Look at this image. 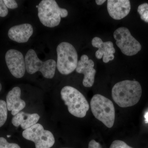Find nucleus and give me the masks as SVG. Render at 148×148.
Returning <instances> with one entry per match:
<instances>
[{
	"mask_svg": "<svg viewBox=\"0 0 148 148\" xmlns=\"http://www.w3.org/2000/svg\"><path fill=\"white\" fill-rule=\"evenodd\" d=\"M142 94V88L137 81L126 80L117 83L112 90L113 100L121 108L135 106L139 102Z\"/></svg>",
	"mask_w": 148,
	"mask_h": 148,
	"instance_id": "f257e3e1",
	"label": "nucleus"
},
{
	"mask_svg": "<svg viewBox=\"0 0 148 148\" xmlns=\"http://www.w3.org/2000/svg\"><path fill=\"white\" fill-rule=\"evenodd\" d=\"M61 95L70 114L80 118L86 116L89 109V104L79 90L72 86H67L61 89Z\"/></svg>",
	"mask_w": 148,
	"mask_h": 148,
	"instance_id": "f03ea898",
	"label": "nucleus"
},
{
	"mask_svg": "<svg viewBox=\"0 0 148 148\" xmlns=\"http://www.w3.org/2000/svg\"><path fill=\"white\" fill-rule=\"evenodd\" d=\"M90 106L95 118L102 122L106 127H113L115 119V110L110 100L101 94H95L91 98Z\"/></svg>",
	"mask_w": 148,
	"mask_h": 148,
	"instance_id": "7ed1b4c3",
	"label": "nucleus"
},
{
	"mask_svg": "<svg viewBox=\"0 0 148 148\" xmlns=\"http://www.w3.org/2000/svg\"><path fill=\"white\" fill-rule=\"evenodd\" d=\"M38 9L40 21L49 28L58 26L61 17L65 18L68 15L67 10L60 8L54 0H42L39 4Z\"/></svg>",
	"mask_w": 148,
	"mask_h": 148,
	"instance_id": "20e7f679",
	"label": "nucleus"
},
{
	"mask_svg": "<svg viewBox=\"0 0 148 148\" xmlns=\"http://www.w3.org/2000/svg\"><path fill=\"white\" fill-rule=\"evenodd\" d=\"M56 67L62 75H68L76 70L78 63V54L73 46L70 43L62 42L56 48Z\"/></svg>",
	"mask_w": 148,
	"mask_h": 148,
	"instance_id": "39448f33",
	"label": "nucleus"
},
{
	"mask_svg": "<svg viewBox=\"0 0 148 148\" xmlns=\"http://www.w3.org/2000/svg\"><path fill=\"white\" fill-rule=\"evenodd\" d=\"M24 59L26 71L29 74H34L39 71L45 78L51 79L54 77L56 67V63L54 60L41 61L32 49L27 51Z\"/></svg>",
	"mask_w": 148,
	"mask_h": 148,
	"instance_id": "423d86ee",
	"label": "nucleus"
},
{
	"mask_svg": "<svg viewBox=\"0 0 148 148\" xmlns=\"http://www.w3.org/2000/svg\"><path fill=\"white\" fill-rule=\"evenodd\" d=\"M24 139L34 143L36 148H50L55 143L53 133L37 123L22 132Z\"/></svg>",
	"mask_w": 148,
	"mask_h": 148,
	"instance_id": "0eeeda50",
	"label": "nucleus"
},
{
	"mask_svg": "<svg viewBox=\"0 0 148 148\" xmlns=\"http://www.w3.org/2000/svg\"><path fill=\"white\" fill-rule=\"evenodd\" d=\"M114 37L116 45L125 55L132 56L138 53L142 49V46L134 38L126 27H120L115 31Z\"/></svg>",
	"mask_w": 148,
	"mask_h": 148,
	"instance_id": "6e6552de",
	"label": "nucleus"
},
{
	"mask_svg": "<svg viewBox=\"0 0 148 148\" xmlns=\"http://www.w3.org/2000/svg\"><path fill=\"white\" fill-rule=\"evenodd\" d=\"M5 62L11 73L15 77L21 78L26 71L25 59L20 51L11 49L6 53Z\"/></svg>",
	"mask_w": 148,
	"mask_h": 148,
	"instance_id": "1a4fd4ad",
	"label": "nucleus"
},
{
	"mask_svg": "<svg viewBox=\"0 0 148 148\" xmlns=\"http://www.w3.org/2000/svg\"><path fill=\"white\" fill-rule=\"evenodd\" d=\"M94 66L93 61L88 59V56L85 54L82 56L80 60L78 61L76 71L78 73L84 75L82 83L85 87H91L94 84L96 72Z\"/></svg>",
	"mask_w": 148,
	"mask_h": 148,
	"instance_id": "9d476101",
	"label": "nucleus"
},
{
	"mask_svg": "<svg viewBox=\"0 0 148 148\" xmlns=\"http://www.w3.org/2000/svg\"><path fill=\"white\" fill-rule=\"evenodd\" d=\"M91 42L93 47L98 49L95 52V56L97 58L100 59L103 58V62L105 63H108L114 60V54L115 53L116 51L112 42H103L101 38L95 37L92 39Z\"/></svg>",
	"mask_w": 148,
	"mask_h": 148,
	"instance_id": "9b49d317",
	"label": "nucleus"
},
{
	"mask_svg": "<svg viewBox=\"0 0 148 148\" xmlns=\"http://www.w3.org/2000/svg\"><path fill=\"white\" fill-rule=\"evenodd\" d=\"M107 9L112 18L115 20H120L129 14L131 5L128 0H108Z\"/></svg>",
	"mask_w": 148,
	"mask_h": 148,
	"instance_id": "f8f14e48",
	"label": "nucleus"
},
{
	"mask_svg": "<svg viewBox=\"0 0 148 148\" xmlns=\"http://www.w3.org/2000/svg\"><path fill=\"white\" fill-rule=\"evenodd\" d=\"M21 90L20 88L14 87L6 96L8 110L11 112L14 116L23 110L26 106V102L21 98Z\"/></svg>",
	"mask_w": 148,
	"mask_h": 148,
	"instance_id": "ddd939ff",
	"label": "nucleus"
},
{
	"mask_svg": "<svg viewBox=\"0 0 148 148\" xmlns=\"http://www.w3.org/2000/svg\"><path fill=\"white\" fill-rule=\"evenodd\" d=\"M34 32L31 24H24L16 25L10 28L8 36L10 39L18 43H25L28 41Z\"/></svg>",
	"mask_w": 148,
	"mask_h": 148,
	"instance_id": "4468645a",
	"label": "nucleus"
},
{
	"mask_svg": "<svg viewBox=\"0 0 148 148\" xmlns=\"http://www.w3.org/2000/svg\"><path fill=\"white\" fill-rule=\"evenodd\" d=\"M40 117L38 114L27 113L21 111L14 116L12 119V123L15 127L21 126L22 129L25 130L36 124Z\"/></svg>",
	"mask_w": 148,
	"mask_h": 148,
	"instance_id": "2eb2a0df",
	"label": "nucleus"
},
{
	"mask_svg": "<svg viewBox=\"0 0 148 148\" xmlns=\"http://www.w3.org/2000/svg\"><path fill=\"white\" fill-rule=\"evenodd\" d=\"M8 111L6 102L0 100V127L3 125L7 119Z\"/></svg>",
	"mask_w": 148,
	"mask_h": 148,
	"instance_id": "dca6fc26",
	"label": "nucleus"
},
{
	"mask_svg": "<svg viewBox=\"0 0 148 148\" xmlns=\"http://www.w3.org/2000/svg\"><path fill=\"white\" fill-rule=\"evenodd\" d=\"M0 148H21L16 143H9L5 138L0 137Z\"/></svg>",
	"mask_w": 148,
	"mask_h": 148,
	"instance_id": "f3484780",
	"label": "nucleus"
},
{
	"mask_svg": "<svg viewBox=\"0 0 148 148\" xmlns=\"http://www.w3.org/2000/svg\"><path fill=\"white\" fill-rule=\"evenodd\" d=\"M110 148H133L127 145L123 141L116 140L113 141Z\"/></svg>",
	"mask_w": 148,
	"mask_h": 148,
	"instance_id": "a211bd4d",
	"label": "nucleus"
},
{
	"mask_svg": "<svg viewBox=\"0 0 148 148\" xmlns=\"http://www.w3.org/2000/svg\"><path fill=\"white\" fill-rule=\"evenodd\" d=\"M8 13V8L3 0H0V16L5 17Z\"/></svg>",
	"mask_w": 148,
	"mask_h": 148,
	"instance_id": "6ab92c4d",
	"label": "nucleus"
},
{
	"mask_svg": "<svg viewBox=\"0 0 148 148\" xmlns=\"http://www.w3.org/2000/svg\"><path fill=\"white\" fill-rule=\"evenodd\" d=\"M3 1L8 8L14 9L18 8V4L14 0H4Z\"/></svg>",
	"mask_w": 148,
	"mask_h": 148,
	"instance_id": "aec40b11",
	"label": "nucleus"
},
{
	"mask_svg": "<svg viewBox=\"0 0 148 148\" xmlns=\"http://www.w3.org/2000/svg\"><path fill=\"white\" fill-rule=\"evenodd\" d=\"M148 9V4L147 3H144L143 4L140 5L139 6L138 9V12L139 14L141 15Z\"/></svg>",
	"mask_w": 148,
	"mask_h": 148,
	"instance_id": "412c9836",
	"label": "nucleus"
},
{
	"mask_svg": "<svg viewBox=\"0 0 148 148\" xmlns=\"http://www.w3.org/2000/svg\"><path fill=\"white\" fill-rule=\"evenodd\" d=\"M88 148H101L100 143L94 140H91L88 144Z\"/></svg>",
	"mask_w": 148,
	"mask_h": 148,
	"instance_id": "4be33fe9",
	"label": "nucleus"
},
{
	"mask_svg": "<svg viewBox=\"0 0 148 148\" xmlns=\"http://www.w3.org/2000/svg\"><path fill=\"white\" fill-rule=\"evenodd\" d=\"M140 17L143 21L148 23V9L142 15H140Z\"/></svg>",
	"mask_w": 148,
	"mask_h": 148,
	"instance_id": "5701e85b",
	"label": "nucleus"
},
{
	"mask_svg": "<svg viewBox=\"0 0 148 148\" xmlns=\"http://www.w3.org/2000/svg\"><path fill=\"white\" fill-rule=\"evenodd\" d=\"M106 1H105V0H96L95 1V2L98 5H101L103 4Z\"/></svg>",
	"mask_w": 148,
	"mask_h": 148,
	"instance_id": "b1692460",
	"label": "nucleus"
},
{
	"mask_svg": "<svg viewBox=\"0 0 148 148\" xmlns=\"http://www.w3.org/2000/svg\"><path fill=\"white\" fill-rule=\"evenodd\" d=\"M145 122L148 123V112L145 115Z\"/></svg>",
	"mask_w": 148,
	"mask_h": 148,
	"instance_id": "393cba45",
	"label": "nucleus"
},
{
	"mask_svg": "<svg viewBox=\"0 0 148 148\" xmlns=\"http://www.w3.org/2000/svg\"><path fill=\"white\" fill-rule=\"evenodd\" d=\"M2 85L1 84V83H0V92H1V90L2 89Z\"/></svg>",
	"mask_w": 148,
	"mask_h": 148,
	"instance_id": "a878e982",
	"label": "nucleus"
},
{
	"mask_svg": "<svg viewBox=\"0 0 148 148\" xmlns=\"http://www.w3.org/2000/svg\"><path fill=\"white\" fill-rule=\"evenodd\" d=\"M36 7L37 8H38V5H37L36 6Z\"/></svg>",
	"mask_w": 148,
	"mask_h": 148,
	"instance_id": "bb28decb",
	"label": "nucleus"
},
{
	"mask_svg": "<svg viewBox=\"0 0 148 148\" xmlns=\"http://www.w3.org/2000/svg\"><path fill=\"white\" fill-rule=\"evenodd\" d=\"M10 135H8L7 137H8V138H9V137H10Z\"/></svg>",
	"mask_w": 148,
	"mask_h": 148,
	"instance_id": "cd10ccee",
	"label": "nucleus"
}]
</instances>
